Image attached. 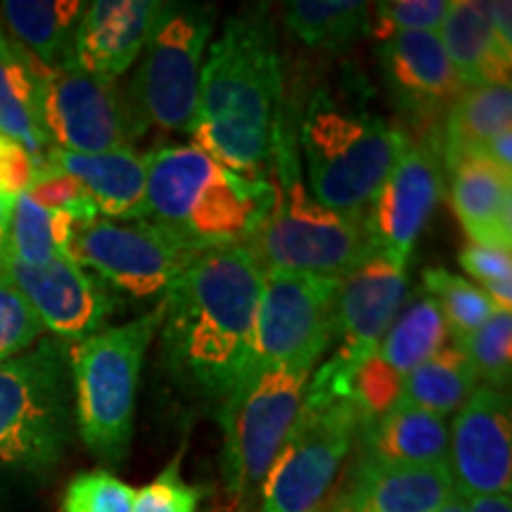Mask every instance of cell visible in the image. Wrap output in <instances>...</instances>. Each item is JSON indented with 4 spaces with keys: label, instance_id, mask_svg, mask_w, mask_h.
Wrapping results in <instances>:
<instances>
[{
    "label": "cell",
    "instance_id": "23",
    "mask_svg": "<svg viewBox=\"0 0 512 512\" xmlns=\"http://www.w3.org/2000/svg\"><path fill=\"white\" fill-rule=\"evenodd\" d=\"M358 463L439 465L448 463V422L441 415L396 403L392 411L358 430Z\"/></svg>",
    "mask_w": 512,
    "mask_h": 512
},
{
    "label": "cell",
    "instance_id": "39",
    "mask_svg": "<svg viewBox=\"0 0 512 512\" xmlns=\"http://www.w3.org/2000/svg\"><path fill=\"white\" fill-rule=\"evenodd\" d=\"M41 166L17 140L0 133V197L15 202L36 181Z\"/></svg>",
    "mask_w": 512,
    "mask_h": 512
},
{
    "label": "cell",
    "instance_id": "13",
    "mask_svg": "<svg viewBox=\"0 0 512 512\" xmlns=\"http://www.w3.org/2000/svg\"><path fill=\"white\" fill-rule=\"evenodd\" d=\"M342 280L264 271L256 363H306L316 368L337 335V297Z\"/></svg>",
    "mask_w": 512,
    "mask_h": 512
},
{
    "label": "cell",
    "instance_id": "27",
    "mask_svg": "<svg viewBox=\"0 0 512 512\" xmlns=\"http://www.w3.org/2000/svg\"><path fill=\"white\" fill-rule=\"evenodd\" d=\"M38 69L41 64L0 31V133L27 147L43 169L50 145L36 119Z\"/></svg>",
    "mask_w": 512,
    "mask_h": 512
},
{
    "label": "cell",
    "instance_id": "15",
    "mask_svg": "<svg viewBox=\"0 0 512 512\" xmlns=\"http://www.w3.org/2000/svg\"><path fill=\"white\" fill-rule=\"evenodd\" d=\"M0 271L27 299L43 330H50L64 344H76L105 330L117 309L110 287L76 264L69 254L55 256L43 266L19 264L5 256Z\"/></svg>",
    "mask_w": 512,
    "mask_h": 512
},
{
    "label": "cell",
    "instance_id": "6",
    "mask_svg": "<svg viewBox=\"0 0 512 512\" xmlns=\"http://www.w3.org/2000/svg\"><path fill=\"white\" fill-rule=\"evenodd\" d=\"M162 325V306L131 323L69 344L76 427L95 458L117 465L128 456L136 425L143 361Z\"/></svg>",
    "mask_w": 512,
    "mask_h": 512
},
{
    "label": "cell",
    "instance_id": "24",
    "mask_svg": "<svg viewBox=\"0 0 512 512\" xmlns=\"http://www.w3.org/2000/svg\"><path fill=\"white\" fill-rule=\"evenodd\" d=\"M437 34L465 86L510 83L512 48L496 36L482 0H451Z\"/></svg>",
    "mask_w": 512,
    "mask_h": 512
},
{
    "label": "cell",
    "instance_id": "17",
    "mask_svg": "<svg viewBox=\"0 0 512 512\" xmlns=\"http://www.w3.org/2000/svg\"><path fill=\"white\" fill-rule=\"evenodd\" d=\"M444 162L437 147L411 140L366 209L375 252L406 266L422 228L444 197Z\"/></svg>",
    "mask_w": 512,
    "mask_h": 512
},
{
    "label": "cell",
    "instance_id": "3",
    "mask_svg": "<svg viewBox=\"0 0 512 512\" xmlns=\"http://www.w3.org/2000/svg\"><path fill=\"white\" fill-rule=\"evenodd\" d=\"M145 219L169 226L202 249L245 245L273 204V183L249 178L195 145L147 152Z\"/></svg>",
    "mask_w": 512,
    "mask_h": 512
},
{
    "label": "cell",
    "instance_id": "47",
    "mask_svg": "<svg viewBox=\"0 0 512 512\" xmlns=\"http://www.w3.org/2000/svg\"><path fill=\"white\" fill-rule=\"evenodd\" d=\"M323 512H332V508L330 510H323Z\"/></svg>",
    "mask_w": 512,
    "mask_h": 512
},
{
    "label": "cell",
    "instance_id": "10",
    "mask_svg": "<svg viewBox=\"0 0 512 512\" xmlns=\"http://www.w3.org/2000/svg\"><path fill=\"white\" fill-rule=\"evenodd\" d=\"M361 422L349 399L306 389L299 418L261 484L264 512H323Z\"/></svg>",
    "mask_w": 512,
    "mask_h": 512
},
{
    "label": "cell",
    "instance_id": "33",
    "mask_svg": "<svg viewBox=\"0 0 512 512\" xmlns=\"http://www.w3.org/2000/svg\"><path fill=\"white\" fill-rule=\"evenodd\" d=\"M458 347L470 358L472 368L486 387L508 389L512 361V311H496L475 332L458 339Z\"/></svg>",
    "mask_w": 512,
    "mask_h": 512
},
{
    "label": "cell",
    "instance_id": "38",
    "mask_svg": "<svg viewBox=\"0 0 512 512\" xmlns=\"http://www.w3.org/2000/svg\"><path fill=\"white\" fill-rule=\"evenodd\" d=\"M202 489L181 477V456L171 460L164 472L136 491L131 512H197Z\"/></svg>",
    "mask_w": 512,
    "mask_h": 512
},
{
    "label": "cell",
    "instance_id": "46",
    "mask_svg": "<svg viewBox=\"0 0 512 512\" xmlns=\"http://www.w3.org/2000/svg\"><path fill=\"white\" fill-rule=\"evenodd\" d=\"M332 512H351V510H347V508H342V505H337V508H335V510H332Z\"/></svg>",
    "mask_w": 512,
    "mask_h": 512
},
{
    "label": "cell",
    "instance_id": "36",
    "mask_svg": "<svg viewBox=\"0 0 512 512\" xmlns=\"http://www.w3.org/2000/svg\"><path fill=\"white\" fill-rule=\"evenodd\" d=\"M43 325L8 275L0 271V366L34 347Z\"/></svg>",
    "mask_w": 512,
    "mask_h": 512
},
{
    "label": "cell",
    "instance_id": "40",
    "mask_svg": "<svg viewBox=\"0 0 512 512\" xmlns=\"http://www.w3.org/2000/svg\"><path fill=\"white\" fill-rule=\"evenodd\" d=\"M460 266L465 268L479 285L503 283V280H512V256L503 249L467 245L460 252Z\"/></svg>",
    "mask_w": 512,
    "mask_h": 512
},
{
    "label": "cell",
    "instance_id": "45",
    "mask_svg": "<svg viewBox=\"0 0 512 512\" xmlns=\"http://www.w3.org/2000/svg\"><path fill=\"white\" fill-rule=\"evenodd\" d=\"M439 512H467L465 510V498L463 496H456V498H453V501H448Z\"/></svg>",
    "mask_w": 512,
    "mask_h": 512
},
{
    "label": "cell",
    "instance_id": "19",
    "mask_svg": "<svg viewBox=\"0 0 512 512\" xmlns=\"http://www.w3.org/2000/svg\"><path fill=\"white\" fill-rule=\"evenodd\" d=\"M159 0H95L86 3L74 36V62L83 72L119 81L143 53Z\"/></svg>",
    "mask_w": 512,
    "mask_h": 512
},
{
    "label": "cell",
    "instance_id": "31",
    "mask_svg": "<svg viewBox=\"0 0 512 512\" xmlns=\"http://www.w3.org/2000/svg\"><path fill=\"white\" fill-rule=\"evenodd\" d=\"M83 228L67 211L48 209L24 192L12 204L8 259L27 266H43L55 256L69 254L74 233Z\"/></svg>",
    "mask_w": 512,
    "mask_h": 512
},
{
    "label": "cell",
    "instance_id": "37",
    "mask_svg": "<svg viewBox=\"0 0 512 512\" xmlns=\"http://www.w3.org/2000/svg\"><path fill=\"white\" fill-rule=\"evenodd\" d=\"M27 195L38 204H43V207L67 211L81 226H88V223L100 216L91 197L86 195V190L72 176H67L53 164H46L38 171L36 181L31 183Z\"/></svg>",
    "mask_w": 512,
    "mask_h": 512
},
{
    "label": "cell",
    "instance_id": "41",
    "mask_svg": "<svg viewBox=\"0 0 512 512\" xmlns=\"http://www.w3.org/2000/svg\"><path fill=\"white\" fill-rule=\"evenodd\" d=\"M486 162H491L496 169H501L503 174L512 176V128L510 131H503L501 136H496L489 145L484 147L482 155Z\"/></svg>",
    "mask_w": 512,
    "mask_h": 512
},
{
    "label": "cell",
    "instance_id": "32",
    "mask_svg": "<svg viewBox=\"0 0 512 512\" xmlns=\"http://www.w3.org/2000/svg\"><path fill=\"white\" fill-rule=\"evenodd\" d=\"M422 287L439 304L448 337H453V342L475 332L498 311L482 292V287L472 285L470 280L460 278L446 268H427L422 273Z\"/></svg>",
    "mask_w": 512,
    "mask_h": 512
},
{
    "label": "cell",
    "instance_id": "8",
    "mask_svg": "<svg viewBox=\"0 0 512 512\" xmlns=\"http://www.w3.org/2000/svg\"><path fill=\"white\" fill-rule=\"evenodd\" d=\"M311 375L306 363H256L221 403L223 477L233 496L261 489L299 418Z\"/></svg>",
    "mask_w": 512,
    "mask_h": 512
},
{
    "label": "cell",
    "instance_id": "14",
    "mask_svg": "<svg viewBox=\"0 0 512 512\" xmlns=\"http://www.w3.org/2000/svg\"><path fill=\"white\" fill-rule=\"evenodd\" d=\"M377 60L389 100L403 117V131L415 143L441 152L444 119L465 83L448 60L437 31H406L377 43Z\"/></svg>",
    "mask_w": 512,
    "mask_h": 512
},
{
    "label": "cell",
    "instance_id": "16",
    "mask_svg": "<svg viewBox=\"0 0 512 512\" xmlns=\"http://www.w3.org/2000/svg\"><path fill=\"white\" fill-rule=\"evenodd\" d=\"M448 470L458 496L512 489V420L508 389L477 387L448 427Z\"/></svg>",
    "mask_w": 512,
    "mask_h": 512
},
{
    "label": "cell",
    "instance_id": "44",
    "mask_svg": "<svg viewBox=\"0 0 512 512\" xmlns=\"http://www.w3.org/2000/svg\"><path fill=\"white\" fill-rule=\"evenodd\" d=\"M12 204L5 197H0V266H3L5 256H8V235H10V216H12Z\"/></svg>",
    "mask_w": 512,
    "mask_h": 512
},
{
    "label": "cell",
    "instance_id": "29",
    "mask_svg": "<svg viewBox=\"0 0 512 512\" xmlns=\"http://www.w3.org/2000/svg\"><path fill=\"white\" fill-rule=\"evenodd\" d=\"M479 387V377L458 347L441 349L437 356L415 368L411 375L401 380L399 401L420 411L446 415L460 411V406L470 399Z\"/></svg>",
    "mask_w": 512,
    "mask_h": 512
},
{
    "label": "cell",
    "instance_id": "11",
    "mask_svg": "<svg viewBox=\"0 0 512 512\" xmlns=\"http://www.w3.org/2000/svg\"><path fill=\"white\" fill-rule=\"evenodd\" d=\"M211 252V249H209ZM207 249L185 240L162 223L136 219H95L74 233L69 256L100 283L138 302L159 299L200 261Z\"/></svg>",
    "mask_w": 512,
    "mask_h": 512
},
{
    "label": "cell",
    "instance_id": "2",
    "mask_svg": "<svg viewBox=\"0 0 512 512\" xmlns=\"http://www.w3.org/2000/svg\"><path fill=\"white\" fill-rule=\"evenodd\" d=\"M207 50L192 143L235 174L268 181L285 128L283 62L268 5L230 15Z\"/></svg>",
    "mask_w": 512,
    "mask_h": 512
},
{
    "label": "cell",
    "instance_id": "34",
    "mask_svg": "<svg viewBox=\"0 0 512 512\" xmlns=\"http://www.w3.org/2000/svg\"><path fill=\"white\" fill-rule=\"evenodd\" d=\"M136 489L107 470L79 472L69 479L60 512H131Z\"/></svg>",
    "mask_w": 512,
    "mask_h": 512
},
{
    "label": "cell",
    "instance_id": "21",
    "mask_svg": "<svg viewBox=\"0 0 512 512\" xmlns=\"http://www.w3.org/2000/svg\"><path fill=\"white\" fill-rule=\"evenodd\" d=\"M48 164L72 176L86 190L98 214L105 216V219H136V216H143L147 159L133 147L95 152V155H81V152L50 147Z\"/></svg>",
    "mask_w": 512,
    "mask_h": 512
},
{
    "label": "cell",
    "instance_id": "5",
    "mask_svg": "<svg viewBox=\"0 0 512 512\" xmlns=\"http://www.w3.org/2000/svg\"><path fill=\"white\" fill-rule=\"evenodd\" d=\"M273 169L278 181L271 209L242 245L261 271L342 280L375 254L366 214H339L309 195L287 124L275 147Z\"/></svg>",
    "mask_w": 512,
    "mask_h": 512
},
{
    "label": "cell",
    "instance_id": "22",
    "mask_svg": "<svg viewBox=\"0 0 512 512\" xmlns=\"http://www.w3.org/2000/svg\"><path fill=\"white\" fill-rule=\"evenodd\" d=\"M451 207L472 245L512 247V176L484 157H467L451 171Z\"/></svg>",
    "mask_w": 512,
    "mask_h": 512
},
{
    "label": "cell",
    "instance_id": "30",
    "mask_svg": "<svg viewBox=\"0 0 512 512\" xmlns=\"http://www.w3.org/2000/svg\"><path fill=\"white\" fill-rule=\"evenodd\" d=\"M285 27L320 50H344L368 36L370 3L363 0H294L285 5Z\"/></svg>",
    "mask_w": 512,
    "mask_h": 512
},
{
    "label": "cell",
    "instance_id": "42",
    "mask_svg": "<svg viewBox=\"0 0 512 512\" xmlns=\"http://www.w3.org/2000/svg\"><path fill=\"white\" fill-rule=\"evenodd\" d=\"M484 8L496 36L501 38L505 46L512 48V5L508 0H491V3H484Z\"/></svg>",
    "mask_w": 512,
    "mask_h": 512
},
{
    "label": "cell",
    "instance_id": "4",
    "mask_svg": "<svg viewBox=\"0 0 512 512\" xmlns=\"http://www.w3.org/2000/svg\"><path fill=\"white\" fill-rule=\"evenodd\" d=\"M299 143L302 176L313 200L339 214H366L411 136L380 114L320 88L304 112Z\"/></svg>",
    "mask_w": 512,
    "mask_h": 512
},
{
    "label": "cell",
    "instance_id": "43",
    "mask_svg": "<svg viewBox=\"0 0 512 512\" xmlns=\"http://www.w3.org/2000/svg\"><path fill=\"white\" fill-rule=\"evenodd\" d=\"M467 512H512L510 494L496 496H470L465 498Z\"/></svg>",
    "mask_w": 512,
    "mask_h": 512
},
{
    "label": "cell",
    "instance_id": "1",
    "mask_svg": "<svg viewBox=\"0 0 512 512\" xmlns=\"http://www.w3.org/2000/svg\"><path fill=\"white\" fill-rule=\"evenodd\" d=\"M261 280L264 271L235 245L202 254L169 287L159 330L178 384L223 403L256 368Z\"/></svg>",
    "mask_w": 512,
    "mask_h": 512
},
{
    "label": "cell",
    "instance_id": "18",
    "mask_svg": "<svg viewBox=\"0 0 512 512\" xmlns=\"http://www.w3.org/2000/svg\"><path fill=\"white\" fill-rule=\"evenodd\" d=\"M408 275L406 266L375 252L356 271L342 278L337 297V335L339 347L323 368L351 377L389 330L396 313L406 304Z\"/></svg>",
    "mask_w": 512,
    "mask_h": 512
},
{
    "label": "cell",
    "instance_id": "12",
    "mask_svg": "<svg viewBox=\"0 0 512 512\" xmlns=\"http://www.w3.org/2000/svg\"><path fill=\"white\" fill-rule=\"evenodd\" d=\"M36 119L50 147L81 155L133 147L147 121L119 81L83 72L76 62L38 69Z\"/></svg>",
    "mask_w": 512,
    "mask_h": 512
},
{
    "label": "cell",
    "instance_id": "25",
    "mask_svg": "<svg viewBox=\"0 0 512 512\" xmlns=\"http://www.w3.org/2000/svg\"><path fill=\"white\" fill-rule=\"evenodd\" d=\"M512 86H465L448 110L441 128V162L451 171L467 157H479L486 145L510 131Z\"/></svg>",
    "mask_w": 512,
    "mask_h": 512
},
{
    "label": "cell",
    "instance_id": "20",
    "mask_svg": "<svg viewBox=\"0 0 512 512\" xmlns=\"http://www.w3.org/2000/svg\"><path fill=\"white\" fill-rule=\"evenodd\" d=\"M458 496L448 463L366 465L356 463L342 508L351 512H439Z\"/></svg>",
    "mask_w": 512,
    "mask_h": 512
},
{
    "label": "cell",
    "instance_id": "7",
    "mask_svg": "<svg viewBox=\"0 0 512 512\" xmlns=\"http://www.w3.org/2000/svg\"><path fill=\"white\" fill-rule=\"evenodd\" d=\"M67 344L55 337L0 366V463L46 472L72 439Z\"/></svg>",
    "mask_w": 512,
    "mask_h": 512
},
{
    "label": "cell",
    "instance_id": "28",
    "mask_svg": "<svg viewBox=\"0 0 512 512\" xmlns=\"http://www.w3.org/2000/svg\"><path fill=\"white\" fill-rule=\"evenodd\" d=\"M448 328L444 313L427 292H418L401 306L377 344L375 354L401 380L444 349Z\"/></svg>",
    "mask_w": 512,
    "mask_h": 512
},
{
    "label": "cell",
    "instance_id": "35",
    "mask_svg": "<svg viewBox=\"0 0 512 512\" xmlns=\"http://www.w3.org/2000/svg\"><path fill=\"white\" fill-rule=\"evenodd\" d=\"M451 0H384L370 5L368 36L377 43L406 31H439Z\"/></svg>",
    "mask_w": 512,
    "mask_h": 512
},
{
    "label": "cell",
    "instance_id": "9",
    "mask_svg": "<svg viewBox=\"0 0 512 512\" xmlns=\"http://www.w3.org/2000/svg\"><path fill=\"white\" fill-rule=\"evenodd\" d=\"M214 24V5L162 3L128 86L147 126L192 136L200 110L204 53Z\"/></svg>",
    "mask_w": 512,
    "mask_h": 512
},
{
    "label": "cell",
    "instance_id": "26",
    "mask_svg": "<svg viewBox=\"0 0 512 512\" xmlns=\"http://www.w3.org/2000/svg\"><path fill=\"white\" fill-rule=\"evenodd\" d=\"M12 41L38 64L53 69L74 60V36L86 3L79 0H8L0 5Z\"/></svg>",
    "mask_w": 512,
    "mask_h": 512
}]
</instances>
